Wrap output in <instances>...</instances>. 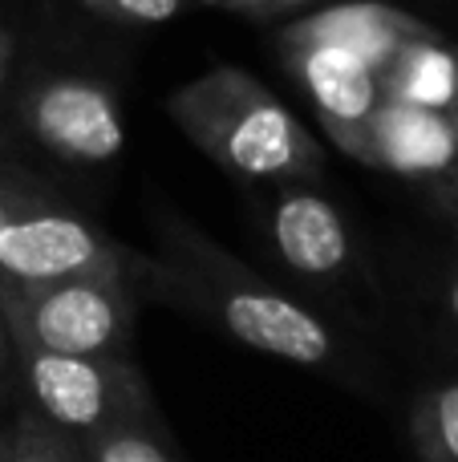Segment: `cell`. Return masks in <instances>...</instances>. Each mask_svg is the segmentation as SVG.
<instances>
[{"label": "cell", "mask_w": 458, "mask_h": 462, "mask_svg": "<svg viewBox=\"0 0 458 462\" xmlns=\"http://www.w3.org/2000/svg\"><path fill=\"white\" fill-rule=\"evenodd\" d=\"M167 114L211 162L248 183L316 179L325 167V151L305 122L264 81L232 65L175 89Z\"/></svg>", "instance_id": "1"}, {"label": "cell", "mask_w": 458, "mask_h": 462, "mask_svg": "<svg viewBox=\"0 0 458 462\" xmlns=\"http://www.w3.org/2000/svg\"><path fill=\"white\" fill-rule=\"evenodd\" d=\"M170 252L179 255V280L195 288V300L240 345L292 365H329L337 357V337L321 317L243 268L235 255H224L207 236L170 224Z\"/></svg>", "instance_id": "2"}, {"label": "cell", "mask_w": 458, "mask_h": 462, "mask_svg": "<svg viewBox=\"0 0 458 462\" xmlns=\"http://www.w3.org/2000/svg\"><path fill=\"white\" fill-rule=\"evenodd\" d=\"M0 320L13 345L86 357H130L134 292L122 268L78 272L41 284L0 280Z\"/></svg>", "instance_id": "3"}, {"label": "cell", "mask_w": 458, "mask_h": 462, "mask_svg": "<svg viewBox=\"0 0 458 462\" xmlns=\"http://www.w3.org/2000/svg\"><path fill=\"white\" fill-rule=\"evenodd\" d=\"M21 357L32 410L61 426L73 439L105 430L134 414H154L146 382L130 357H86V353H49L13 345Z\"/></svg>", "instance_id": "4"}, {"label": "cell", "mask_w": 458, "mask_h": 462, "mask_svg": "<svg viewBox=\"0 0 458 462\" xmlns=\"http://www.w3.org/2000/svg\"><path fill=\"white\" fill-rule=\"evenodd\" d=\"M21 122L49 154L81 167H102L126 146L114 94L89 78H45L21 97Z\"/></svg>", "instance_id": "5"}, {"label": "cell", "mask_w": 458, "mask_h": 462, "mask_svg": "<svg viewBox=\"0 0 458 462\" xmlns=\"http://www.w3.org/2000/svg\"><path fill=\"white\" fill-rule=\"evenodd\" d=\"M280 57L305 89L321 126L329 130L333 146L349 159H365V134L381 106L378 69L349 49L313 45V41H280Z\"/></svg>", "instance_id": "6"}, {"label": "cell", "mask_w": 458, "mask_h": 462, "mask_svg": "<svg viewBox=\"0 0 458 462\" xmlns=\"http://www.w3.org/2000/svg\"><path fill=\"white\" fill-rule=\"evenodd\" d=\"M102 268H122V252L97 227H89L65 208L32 199L0 231V280L41 284V280Z\"/></svg>", "instance_id": "7"}, {"label": "cell", "mask_w": 458, "mask_h": 462, "mask_svg": "<svg viewBox=\"0 0 458 462\" xmlns=\"http://www.w3.org/2000/svg\"><path fill=\"white\" fill-rule=\"evenodd\" d=\"M365 167L402 179H446L458 167V134L451 114L381 97L365 134Z\"/></svg>", "instance_id": "8"}, {"label": "cell", "mask_w": 458, "mask_h": 462, "mask_svg": "<svg viewBox=\"0 0 458 462\" xmlns=\"http://www.w3.org/2000/svg\"><path fill=\"white\" fill-rule=\"evenodd\" d=\"M272 239L292 272L313 280H337L353 260V239L341 211L308 187V179L280 183L272 208Z\"/></svg>", "instance_id": "9"}, {"label": "cell", "mask_w": 458, "mask_h": 462, "mask_svg": "<svg viewBox=\"0 0 458 462\" xmlns=\"http://www.w3.org/2000/svg\"><path fill=\"white\" fill-rule=\"evenodd\" d=\"M435 32L426 21L402 13L394 5L381 0H349V5H329L316 13L292 21L280 32V41H313V45H337L357 53L362 61H370L373 69H386L394 61V53L414 37Z\"/></svg>", "instance_id": "10"}, {"label": "cell", "mask_w": 458, "mask_h": 462, "mask_svg": "<svg viewBox=\"0 0 458 462\" xmlns=\"http://www.w3.org/2000/svg\"><path fill=\"white\" fill-rule=\"evenodd\" d=\"M378 78H381V97L446 114L458 102V49L446 45L438 32L414 37L398 49L394 61Z\"/></svg>", "instance_id": "11"}, {"label": "cell", "mask_w": 458, "mask_h": 462, "mask_svg": "<svg viewBox=\"0 0 458 462\" xmlns=\"http://www.w3.org/2000/svg\"><path fill=\"white\" fill-rule=\"evenodd\" d=\"M86 462H179L154 414H134L81 439Z\"/></svg>", "instance_id": "12"}, {"label": "cell", "mask_w": 458, "mask_h": 462, "mask_svg": "<svg viewBox=\"0 0 458 462\" xmlns=\"http://www.w3.org/2000/svg\"><path fill=\"white\" fill-rule=\"evenodd\" d=\"M410 434L426 462H458V385H438L418 398Z\"/></svg>", "instance_id": "13"}, {"label": "cell", "mask_w": 458, "mask_h": 462, "mask_svg": "<svg viewBox=\"0 0 458 462\" xmlns=\"http://www.w3.org/2000/svg\"><path fill=\"white\" fill-rule=\"evenodd\" d=\"M8 462H86V455H81V439L65 434L61 426H53L29 406L13 426Z\"/></svg>", "instance_id": "14"}, {"label": "cell", "mask_w": 458, "mask_h": 462, "mask_svg": "<svg viewBox=\"0 0 458 462\" xmlns=\"http://www.w3.org/2000/svg\"><path fill=\"white\" fill-rule=\"evenodd\" d=\"M86 8L122 24H167L183 8V0H86Z\"/></svg>", "instance_id": "15"}, {"label": "cell", "mask_w": 458, "mask_h": 462, "mask_svg": "<svg viewBox=\"0 0 458 462\" xmlns=\"http://www.w3.org/2000/svg\"><path fill=\"white\" fill-rule=\"evenodd\" d=\"M32 203L29 191H21V187L13 183V179H0V231L8 227V219L16 216V211H24Z\"/></svg>", "instance_id": "16"}, {"label": "cell", "mask_w": 458, "mask_h": 462, "mask_svg": "<svg viewBox=\"0 0 458 462\" xmlns=\"http://www.w3.org/2000/svg\"><path fill=\"white\" fill-rule=\"evenodd\" d=\"M235 13L243 16H276V13H289L297 5H308V0H227Z\"/></svg>", "instance_id": "17"}, {"label": "cell", "mask_w": 458, "mask_h": 462, "mask_svg": "<svg viewBox=\"0 0 458 462\" xmlns=\"http://www.w3.org/2000/svg\"><path fill=\"white\" fill-rule=\"evenodd\" d=\"M8 61H13V41L0 29V86H5V78H8Z\"/></svg>", "instance_id": "18"}, {"label": "cell", "mask_w": 458, "mask_h": 462, "mask_svg": "<svg viewBox=\"0 0 458 462\" xmlns=\"http://www.w3.org/2000/svg\"><path fill=\"white\" fill-rule=\"evenodd\" d=\"M8 439H13V430L0 434V462H8Z\"/></svg>", "instance_id": "19"}, {"label": "cell", "mask_w": 458, "mask_h": 462, "mask_svg": "<svg viewBox=\"0 0 458 462\" xmlns=\"http://www.w3.org/2000/svg\"><path fill=\"white\" fill-rule=\"evenodd\" d=\"M451 312L458 317V276H454V284H451Z\"/></svg>", "instance_id": "20"}, {"label": "cell", "mask_w": 458, "mask_h": 462, "mask_svg": "<svg viewBox=\"0 0 458 462\" xmlns=\"http://www.w3.org/2000/svg\"><path fill=\"white\" fill-rule=\"evenodd\" d=\"M446 114H451V126H454V134H458V102L451 106V110H446Z\"/></svg>", "instance_id": "21"}, {"label": "cell", "mask_w": 458, "mask_h": 462, "mask_svg": "<svg viewBox=\"0 0 458 462\" xmlns=\"http://www.w3.org/2000/svg\"><path fill=\"white\" fill-rule=\"evenodd\" d=\"M203 5H227V0H203Z\"/></svg>", "instance_id": "22"}, {"label": "cell", "mask_w": 458, "mask_h": 462, "mask_svg": "<svg viewBox=\"0 0 458 462\" xmlns=\"http://www.w3.org/2000/svg\"><path fill=\"white\" fill-rule=\"evenodd\" d=\"M451 175H454V191H458V167H454V171H451Z\"/></svg>", "instance_id": "23"}, {"label": "cell", "mask_w": 458, "mask_h": 462, "mask_svg": "<svg viewBox=\"0 0 458 462\" xmlns=\"http://www.w3.org/2000/svg\"><path fill=\"white\" fill-rule=\"evenodd\" d=\"M0 333H5V320H0Z\"/></svg>", "instance_id": "24"}]
</instances>
